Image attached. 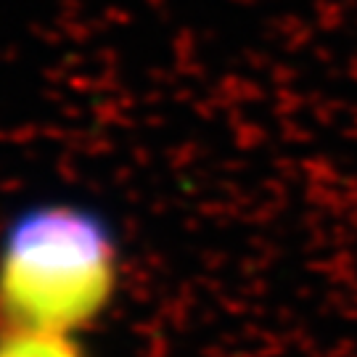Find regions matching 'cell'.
Returning a JSON list of instances; mask_svg holds the SVG:
<instances>
[{
	"mask_svg": "<svg viewBox=\"0 0 357 357\" xmlns=\"http://www.w3.org/2000/svg\"><path fill=\"white\" fill-rule=\"evenodd\" d=\"M119 249L101 215L38 204L13 217L0 243V318L6 326L72 333L112 307Z\"/></svg>",
	"mask_w": 357,
	"mask_h": 357,
	"instance_id": "obj_1",
	"label": "cell"
},
{
	"mask_svg": "<svg viewBox=\"0 0 357 357\" xmlns=\"http://www.w3.org/2000/svg\"><path fill=\"white\" fill-rule=\"evenodd\" d=\"M0 357H88V352L72 333L6 326L0 331Z\"/></svg>",
	"mask_w": 357,
	"mask_h": 357,
	"instance_id": "obj_2",
	"label": "cell"
}]
</instances>
